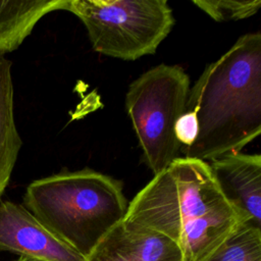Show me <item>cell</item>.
<instances>
[{
  "label": "cell",
  "instance_id": "4",
  "mask_svg": "<svg viewBox=\"0 0 261 261\" xmlns=\"http://www.w3.org/2000/svg\"><path fill=\"white\" fill-rule=\"evenodd\" d=\"M190 88L188 73L175 64L152 67L128 86L125 110L154 174L179 157L175 124L186 112Z\"/></svg>",
  "mask_w": 261,
  "mask_h": 261
},
{
  "label": "cell",
  "instance_id": "1",
  "mask_svg": "<svg viewBox=\"0 0 261 261\" xmlns=\"http://www.w3.org/2000/svg\"><path fill=\"white\" fill-rule=\"evenodd\" d=\"M173 241L184 261H207L250 223L223 197L208 162L177 157L128 203L122 219Z\"/></svg>",
  "mask_w": 261,
  "mask_h": 261
},
{
  "label": "cell",
  "instance_id": "9",
  "mask_svg": "<svg viewBox=\"0 0 261 261\" xmlns=\"http://www.w3.org/2000/svg\"><path fill=\"white\" fill-rule=\"evenodd\" d=\"M67 0H0V55L16 50L46 14L65 10Z\"/></svg>",
  "mask_w": 261,
  "mask_h": 261
},
{
  "label": "cell",
  "instance_id": "5",
  "mask_svg": "<svg viewBox=\"0 0 261 261\" xmlns=\"http://www.w3.org/2000/svg\"><path fill=\"white\" fill-rule=\"evenodd\" d=\"M65 10L84 23L96 52L122 60L154 54L175 21L166 0H67Z\"/></svg>",
  "mask_w": 261,
  "mask_h": 261
},
{
  "label": "cell",
  "instance_id": "12",
  "mask_svg": "<svg viewBox=\"0 0 261 261\" xmlns=\"http://www.w3.org/2000/svg\"><path fill=\"white\" fill-rule=\"evenodd\" d=\"M199 9L215 21L241 20L255 15L261 0H193Z\"/></svg>",
  "mask_w": 261,
  "mask_h": 261
},
{
  "label": "cell",
  "instance_id": "11",
  "mask_svg": "<svg viewBox=\"0 0 261 261\" xmlns=\"http://www.w3.org/2000/svg\"><path fill=\"white\" fill-rule=\"evenodd\" d=\"M207 261H261V229L245 223Z\"/></svg>",
  "mask_w": 261,
  "mask_h": 261
},
{
  "label": "cell",
  "instance_id": "2",
  "mask_svg": "<svg viewBox=\"0 0 261 261\" xmlns=\"http://www.w3.org/2000/svg\"><path fill=\"white\" fill-rule=\"evenodd\" d=\"M186 111L198 136L180 152L210 162L241 152L261 133V34L249 33L208 64L190 88Z\"/></svg>",
  "mask_w": 261,
  "mask_h": 261
},
{
  "label": "cell",
  "instance_id": "10",
  "mask_svg": "<svg viewBox=\"0 0 261 261\" xmlns=\"http://www.w3.org/2000/svg\"><path fill=\"white\" fill-rule=\"evenodd\" d=\"M11 65L10 60L0 55V197L10 180L22 146L14 121Z\"/></svg>",
  "mask_w": 261,
  "mask_h": 261
},
{
  "label": "cell",
  "instance_id": "14",
  "mask_svg": "<svg viewBox=\"0 0 261 261\" xmlns=\"http://www.w3.org/2000/svg\"><path fill=\"white\" fill-rule=\"evenodd\" d=\"M16 261H43V260H38V259H33V258H29V257H22V256H20Z\"/></svg>",
  "mask_w": 261,
  "mask_h": 261
},
{
  "label": "cell",
  "instance_id": "8",
  "mask_svg": "<svg viewBox=\"0 0 261 261\" xmlns=\"http://www.w3.org/2000/svg\"><path fill=\"white\" fill-rule=\"evenodd\" d=\"M208 163L226 201L249 222L260 226L261 155L238 152Z\"/></svg>",
  "mask_w": 261,
  "mask_h": 261
},
{
  "label": "cell",
  "instance_id": "3",
  "mask_svg": "<svg viewBox=\"0 0 261 261\" xmlns=\"http://www.w3.org/2000/svg\"><path fill=\"white\" fill-rule=\"evenodd\" d=\"M41 223L85 257L123 219L128 202L122 182L85 168L32 181L22 204Z\"/></svg>",
  "mask_w": 261,
  "mask_h": 261
},
{
  "label": "cell",
  "instance_id": "7",
  "mask_svg": "<svg viewBox=\"0 0 261 261\" xmlns=\"http://www.w3.org/2000/svg\"><path fill=\"white\" fill-rule=\"evenodd\" d=\"M85 258L86 261H184L181 250L173 241L123 220L112 226Z\"/></svg>",
  "mask_w": 261,
  "mask_h": 261
},
{
  "label": "cell",
  "instance_id": "6",
  "mask_svg": "<svg viewBox=\"0 0 261 261\" xmlns=\"http://www.w3.org/2000/svg\"><path fill=\"white\" fill-rule=\"evenodd\" d=\"M11 252L43 261H86L23 205L0 202V253Z\"/></svg>",
  "mask_w": 261,
  "mask_h": 261
},
{
  "label": "cell",
  "instance_id": "13",
  "mask_svg": "<svg viewBox=\"0 0 261 261\" xmlns=\"http://www.w3.org/2000/svg\"><path fill=\"white\" fill-rule=\"evenodd\" d=\"M197 116L192 111H186L176 121L175 137L180 144V151L190 147L198 136Z\"/></svg>",
  "mask_w": 261,
  "mask_h": 261
}]
</instances>
